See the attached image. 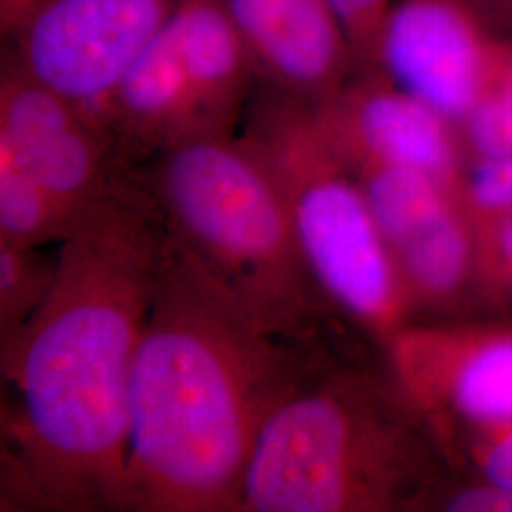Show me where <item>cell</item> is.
I'll use <instances>...</instances> for the list:
<instances>
[{"mask_svg": "<svg viewBox=\"0 0 512 512\" xmlns=\"http://www.w3.org/2000/svg\"><path fill=\"white\" fill-rule=\"evenodd\" d=\"M0 150L74 211L92 207L135 169L93 116L14 59L2 71Z\"/></svg>", "mask_w": 512, "mask_h": 512, "instance_id": "obj_7", "label": "cell"}, {"mask_svg": "<svg viewBox=\"0 0 512 512\" xmlns=\"http://www.w3.org/2000/svg\"><path fill=\"white\" fill-rule=\"evenodd\" d=\"M80 215L82 211L57 200L0 150V241L31 247L59 245Z\"/></svg>", "mask_w": 512, "mask_h": 512, "instance_id": "obj_13", "label": "cell"}, {"mask_svg": "<svg viewBox=\"0 0 512 512\" xmlns=\"http://www.w3.org/2000/svg\"><path fill=\"white\" fill-rule=\"evenodd\" d=\"M495 40L459 0H397L378 71L459 126L488 84Z\"/></svg>", "mask_w": 512, "mask_h": 512, "instance_id": "obj_8", "label": "cell"}, {"mask_svg": "<svg viewBox=\"0 0 512 512\" xmlns=\"http://www.w3.org/2000/svg\"><path fill=\"white\" fill-rule=\"evenodd\" d=\"M499 40L512 42V0H459Z\"/></svg>", "mask_w": 512, "mask_h": 512, "instance_id": "obj_20", "label": "cell"}, {"mask_svg": "<svg viewBox=\"0 0 512 512\" xmlns=\"http://www.w3.org/2000/svg\"><path fill=\"white\" fill-rule=\"evenodd\" d=\"M268 90L319 103L359 73L325 0H220Z\"/></svg>", "mask_w": 512, "mask_h": 512, "instance_id": "obj_10", "label": "cell"}, {"mask_svg": "<svg viewBox=\"0 0 512 512\" xmlns=\"http://www.w3.org/2000/svg\"><path fill=\"white\" fill-rule=\"evenodd\" d=\"M321 344L262 327L167 238L129 385L122 512H236L266 421Z\"/></svg>", "mask_w": 512, "mask_h": 512, "instance_id": "obj_2", "label": "cell"}, {"mask_svg": "<svg viewBox=\"0 0 512 512\" xmlns=\"http://www.w3.org/2000/svg\"><path fill=\"white\" fill-rule=\"evenodd\" d=\"M387 249L408 298H440L456 291L469 262V243L450 203L408 226Z\"/></svg>", "mask_w": 512, "mask_h": 512, "instance_id": "obj_12", "label": "cell"}, {"mask_svg": "<svg viewBox=\"0 0 512 512\" xmlns=\"http://www.w3.org/2000/svg\"><path fill=\"white\" fill-rule=\"evenodd\" d=\"M454 399L476 420L512 421V338L480 349L461 365Z\"/></svg>", "mask_w": 512, "mask_h": 512, "instance_id": "obj_16", "label": "cell"}, {"mask_svg": "<svg viewBox=\"0 0 512 512\" xmlns=\"http://www.w3.org/2000/svg\"><path fill=\"white\" fill-rule=\"evenodd\" d=\"M57 272V245L0 241V342L14 336L37 313Z\"/></svg>", "mask_w": 512, "mask_h": 512, "instance_id": "obj_14", "label": "cell"}, {"mask_svg": "<svg viewBox=\"0 0 512 512\" xmlns=\"http://www.w3.org/2000/svg\"><path fill=\"white\" fill-rule=\"evenodd\" d=\"M209 133H232L251 82L253 59L220 0H183L167 21Z\"/></svg>", "mask_w": 512, "mask_h": 512, "instance_id": "obj_11", "label": "cell"}, {"mask_svg": "<svg viewBox=\"0 0 512 512\" xmlns=\"http://www.w3.org/2000/svg\"><path fill=\"white\" fill-rule=\"evenodd\" d=\"M499 245H501V253L512 268V219L503 226L501 236H499Z\"/></svg>", "mask_w": 512, "mask_h": 512, "instance_id": "obj_23", "label": "cell"}, {"mask_svg": "<svg viewBox=\"0 0 512 512\" xmlns=\"http://www.w3.org/2000/svg\"><path fill=\"white\" fill-rule=\"evenodd\" d=\"M38 0H0V14H2V25L4 29L12 31L23 18L31 6Z\"/></svg>", "mask_w": 512, "mask_h": 512, "instance_id": "obj_22", "label": "cell"}, {"mask_svg": "<svg viewBox=\"0 0 512 512\" xmlns=\"http://www.w3.org/2000/svg\"><path fill=\"white\" fill-rule=\"evenodd\" d=\"M139 173L179 251L262 327L319 344L330 304L300 253L279 184L247 139L192 137Z\"/></svg>", "mask_w": 512, "mask_h": 512, "instance_id": "obj_3", "label": "cell"}, {"mask_svg": "<svg viewBox=\"0 0 512 512\" xmlns=\"http://www.w3.org/2000/svg\"><path fill=\"white\" fill-rule=\"evenodd\" d=\"M452 512H512V492L488 482L456 495L448 503Z\"/></svg>", "mask_w": 512, "mask_h": 512, "instance_id": "obj_19", "label": "cell"}, {"mask_svg": "<svg viewBox=\"0 0 512 512\" xmlns=\"http://www.w3.org/2000/svg\"><path fill=\"white\" fill-rule=\"evenodd\" d=\"M467 190L480 209L512 213V158H478Z\"/></svg>", "mask_w": 512, "mask_h": 512, "instance_id": "obj_18", "label": "cell"}, {"mask_svg": "<svg viewBox=\"0 0 512 512\" xmlns=\"http://www.w3.org/2000/svg\"><path fill=\"white\" fill-rule=\"evenodd\" d=\"M181 2L38 0L12 29V59L103 126L110 95Z\"/></svg>", "mask_w": 512, "mask_h": 512, "instance_id": "obj_6", "label": "cell"}, {"mask_svg": "<svg viewBox=\"0 0 512 512\" xmlns=\"http://www.w3.org/2000/svg\"><path fill=\"white\" fill-rule=\"evenodd\" d=\"M313 366L266 421L236 512H342L395 503L410 444L378 397Z\"/></svg>", "mask_w": 512, "mask_h": 512, "instance_id": "obj_4", "label": "cell"}, {"mask_svg": "<svg viewBox=\"0 0 512 512\" xmlns=\"http://www.w3.org/2000/svg\"><path fill=\"white\" fill-rule=\"evenodd\" d=\"M311 107L351 169L406 167L446 183L458 173V126L382 71L351 76L338 92Z\"/></svg>", "mask_w": 512, "mask_h": 512, "instance_id": "obj_9", "label": "cell"}, {"mask_svg": "<svg viewBox=\"0 0 512 512\" xmlns=\"http://www.w3.org/2000/svg\"><path fill=\"white\" fill-rule=\"evenodd\" d=\"M165 253L139 169L57 245L50 293L0 342L4 505L122 512L129 385Z\"/></svg>", "mask_w": 512, "mask_h": 512, "instance_id": "obj_1", "label": "cell"}, {"mask_svg": "<svg viewBox=\"0 0 512 512\" xmlns=\"http://www.w3.org/2000/svg\"><path fill=\"white\" fill-rule=\"evenodd\" d=\"M486 480L512 492V431L497 440L484 461Z\"/></svg>", "mask_w": 512, "mask_h": 512, "instance_id": "obj_21", "label": "cell"}, {"mask_svg": "<svg viewBox=\"0 0 512 512\" xmlns=\"http://www.w3.org/2000/svg\"><path fill=\"white\" fill-rule=\"evenodd\" d=\"M348 35L359 73L378 71V48L395 0H325Z\"/></svg>", "mask_w": 512, "mask_h": 512, "instance_id": "obj_17", "label": "cell"}, {"mask_svg": "<svg viewBox=\"0 0 512 512\" xmlns=\"http://www.w3.org/2000/svg\"><path fill=\"white\" fill-rule=\"evenodd\" d=\"M241 137L279 184L300 253L325 300L372 330L395 329L408 293L361 183L310 103L266 90Z\"/></svg>", "mask_w": 512, "mask_h": 512, "instance_id": "obj_5", "label": "cell"}, {"mask_svg": "<svg viewBox=\"0 0 512 512\" xmlns=\"http://www.w3.org/2000/svg\"><path fill=\"white\" fill-rule=\"evenodd\" d=\"M458 131L476 160L512 158V42L495 40L488 84Z\"/></svg>", "mask_w": 512, "mask_h": 512, "instance_id": "obj_15", "label": "cell"}]
</instances>
